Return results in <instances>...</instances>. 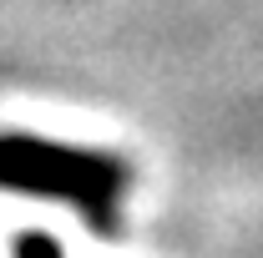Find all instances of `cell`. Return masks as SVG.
I'll return each mask as SVG.
<instances>
[{"label": "cell", "mask_w": 263, "mask_h": 258, "mask_svg": "<svg viewBox=\"0 0 263 258\" xmlns=\"http://www.w3.org/2000/svg\"><path fill=\"white\" fill-rule=\"evenodd\" d=\"M132 188V167L117 152L71 147L35 132H0V193L71 202L91 233L111 238L122 228V197Z\"/></svg>", "instance_id": "obj_1"}, {"label": "cell", "mask_w": 263, "mask_h": 258, "mask_svg": "<svg viewBox=\"0 0 263 258\" xmlns=\"http://www.w3.org/2000/svg\"><path fill=\"white\" fill-rule=\"evenodd\" d=\"M15 258H66V248L51 238V233H41V228H26V233L15 238Z\"/></svg>", "instance_id": "obj_2"}]
</instances>
